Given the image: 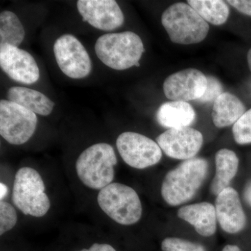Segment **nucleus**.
Returning a JSON list of instances; mask_svg holds the SVG:
<instances>
[{
	"label": "nucleus",
	"mask_w": 251,
	"mask_h": 251,
	"mask_svg": "<svg viewBox=\"0 0 251 251\" xmlns=\"http://www.w3.org/2000/svg\"><path fill=\"white\" fill-rule=\"evenodd\" d=\"M208 172V163L202 158L186 160L168 172L161 186L163 200L178 206L191 201L202 186Z\"/></svg>",
	"instance_id": "1"
},
{
	"label": "nucleus",
	"mask_w": 251,
	"mask_h": 251,
	"mask_svg": "<svg viewBox=\"0 0 251 251\" xmlns=\"http://www.w3.org/2000/svg\"><path fill=\"white\" fill-rule=\"evenodd\" d=\"M95 52L98 58L114 70L139 67L145 48L139 36L133 31L109 33L97 39Z\"/></svg>",
	"instance_id": "2"
},
{
	"label": "nucleus",
	"mask_w": 251,
	"mask_h": 251,
	"mask_svg": "<svg viewBox=\"0 0 251 251\" xmlns=\"http://www.w3.org/2000/svg\"><path fill=\"white\" fill-rule=\"evenodd\" d=\"M117 158L108 143H97L84 150L77 158L75 170L82 184L94 190H101L115 177Z\"/></svg>",
	"instance_id": "3"
},
{
	"label": "nucleus",
	"mask_w": 251,
	"mask_h": 251,
	"mask_svg": "<svg viewBox=\"0 0 251 251\" xmlns=\"http://www.w3.org/2000/svg\"><path fill=\"white\" fill-rule=\"evenodd\" d=\"M161 23L173 43L190 45L202 42L207 36L209 24L189 4L175 3L165 10Z\"/></svg>",
	"instance_id": "4"
},
{
	"label": "nucleus",
	"mask_w": 251,
	"mask_h": 251,
	"mask_svg": "<svg viewBox=\"0 0 251 251\" xmlns=\"http://www.w3.org/2000/svg\"><path fill=\"white\" fill-rule=\"evenodd\" d=\"M45 190L40 174L34 168L23 167L15 176L13 202L25 215L42 217L50 208Z\"/></svg>",
	"instance_id": "5"
},
{
	"label": "nucleus",
	"mask_w": 251,
	"mask_h": 251,
	"mask_svg": "<svg viewBox=\"0 0 251 251\" xmlns=\"http://www.w3.org/2000/svg\"><path fill=\"white\" fill-rule=\"evenodd\" d=\"M97 201L103 212L117 224L130 226L141 219L143 207L139 196L126 185L111 183L100 190Z\"/></svg>",
	"instance_id": "6"
},
{
	"label": "nucleus",
	"mask_w": 251,
	"mask_h": 251,
	"mask_svg": "<svg viewBox=\"0 0 251 251\" xmlns=\"http://www.w3.org/2000/svg\"><path fill=\"white\" fill-rule=\"evenodd\" d=\"M35 113L21 105L0 100V135L7 143L21 145L30 139L37 126Z\"/></svg>",
	"instance_id": "7"
},
{
	"label": "nucleus",
	"mask_w": 251,
	"mask_h": 251,
	"mask_svg": "<svg viewBox=\"0 0 251 251\" xmlns=\"http://www.w3.org/2000/svg\"><path fill=\"white\" fill-rule=\"evenodd\" d=\"M116 146L123 161L136 169L155 166L162 158V150L158 143L135 132H125L119 135Z\"/></svg>",
	"instance_id": "8"
},
{
	"label": "nucleus",
	"mask_w": 251,
	"mask_h": 251,
	"mask_svg": "<svg viewBox=\"0 0 251 251\" xmlns=\"http://www.w3.org/2000/svg\"><path fill=\"white\" fill-rule=\"evenodd\" d=\"M53 51L59 69L67 76L82 79L90 75L92 69L90 55L75 36H59L54 42Z\"/></svg>",
	"instance_id": "9"
},
{
	"label": "nucleus",
	"mask_w": 251,
	"mask_h": 251,
	"mask_svg": "<svg viewBox=\"0 0 251 251\" xmlns=\"http://www.w3.org/2000/svg\"><path fill=\"white\" fill-rule=\"evenodd\" d=\"M156 143L167 156L178 160H189L199 152L203 136L199 130L191 127L171 128L161 133Z\"/></svg>",
	"instance_id": "10"
},
{
	"label": "nucleus",
	"mask_w": 251,
	"mask_h": 251,
	"mask_svg": "<svg viewBox=\"0 0 251 251\" xmlns=\"http://www.w3.org/2000/svg\"><path fill=\"white\" fill-rule=\"evenodd\" d=\"M207 87V77L196 69H187L169 75L163 82L168 99L188 102L202 98Z\"/></svg>",
	"instance_id": "11"
},
{
	"label": "nucleus",
	"mask_w": 251,
	"mask_h": 251,
	"mask_svg": "<svg viewBox=\"0 0 251 251\" xmlns=\"http://www.w3.org/2000/svg\"><path fill=\"white\" fill-rule=\"evenodd\" d=\"M0 67L13 80L25 85L35 83L40 71L35 59L25 50L9 45H0Z\"/></svg>",
	"instance_id": "12"
},
{
	"label": "nucleus",
	"mask_w": 251,
	"mask_h": 251,
	"mask_svg": "<svg viewBox=\"0 0 251 251\" xmlns=\"http://www.w3.org/2000/svg\"><path fill=\"white\" fill-rule=\"evenodd\" d=\"M77 9L83 21L100 30H114L125 22L123 12L114 0H79Z\"/></svg>",
	"instance_id": "13"
},
{
	"label": "nucleus",
	"mask_w": 251,
	"mask_h": 251,
	"mask_svg": "<svg viewBox=\"0 0 251 251\" xmlns=\"http://www.w3.org/2000/svg\"><path fill=\"white\" fill-rule=\"evenodd\" d=\"M217 221L221 228L229 234L241 232L247 224V216L239 194L233 188L221 191L216 200Z\"/></svg>",
	"instance_id": "14"
},
{
	"label": "nucleus",
	"mask_w": 251,
	"mask_h": 251,
	"mask_svg": "<svg viewBox=\"0 0 251 251\" xmlns=\"http://www.w3.org/2000/svg\"><path fill=\"white\" fill-rule=\"evenodd\" d=\"M177 216L193 226L203 237H211L216 232L217 216L215 206L211 203L204 202L182 206L178 211Z\"/></svg>",
	"instance_id": "15"
},
{
	"label": "nucleus",
	"mask_w": 251,
	"mask_h": 251,
	"mask_svg": "<svg viewBox=\"0 0 251 251\" xmlns=\"http://www.w3.org/2000/svg\"><path fill=\"white\" fill-rule=\"evenodd\" d=\"M157 121L165 128L189 127L196 119V112L188 102L171 100L162 104L156 114Z\"/></svg>",
	"instance_id": "16"
},
{
	"label": "nucleus",
	"mask_w": 251,
	"mask_h": 251,
	"mask_svg": "<svg viewBox=\"0 0 251 251\" xmlns=\"http://www.w3.org/2000/svg\"><path fill=\"white\" fill-rule=\"evenodd\" d=\"M7 97L10 101L42 116L49 115L55 105L45 94L27 87H11L8 90Z\"/></svg>",
	"instance_id": "17"
},
{
	"label": "nucleus",
	"mask_w": 251,
	"mask_h": 251,
	"mask_svg": "<svg viewBox=\"0 0 251 251\" xmlns=\"http://www.w3.org/2000/svg\"><path fill=\"white\" fill-rule=\"evenodd\" d=\"M246 112V108L240 99L229 92H224L214 101L212 120L218 128L234 125Z\"/></svg>",
	"instance_id": "18"
},
{
	"label": "nucleus",
	"mask_w": 251,
	"mask_h": 251,
	"mask_svg": "<svg viewBox=\"0 0 251 251\" xmlns=\"http://www.w3.org/2000/svg\"><path fill=\"white\" fill-rule=\"evenodd\" d=\"M215 163L216 175L211 190V192L218 196L221 191L229 187L231 181L237 175L239 161L233 151L222 149L216 153Z\"/></svg>",
	"instance_id": "19"
},
{
	"label": "nucleus",
	"mask_w": 251,
	"mask_h": 251,
	"mask_svg": "<svg viewBox=\"0 0 251 251\" xmlns=\"http://www.w3.org/2000/svg\"><path fill=\"white\" fill-rule=\"evenodd\" d=\"M189 4L206 21L214 25H221L227 21L229 9L221 0H188Z\"/></svg>",
	"instance_id": "20"
},
{
	"label": "nucleus",
	"mask_w": 251,
	"mask_h": 251,
	"mask_svg": "<svg viewBox=\"0 0 251 251\" xmlns=\"http://www.w3.org/2000/svg\"><path fill=\"white\" fill-rule=\"evenodd\" d=\"M25 36L22 23L14 13L4 11L0 14V45H9L18 48Z\"/></svg>",
	"instance_id": "21"
},
{
	"label": "nucleus",
	"mask_w": 251,
	"mask_h": 251,
	"mask_svg": "<svg viewBox=\"0 0 251 251\" xmlns=\"http://www.w3.org/2000/svg\"><path fill=\"white\" fill-rule=\"evenodd\" d=\"M232 133L234 140L239 145L251 143V108L234 124Z\"/></svg>",
	"instance_id": "22"
},
{
	"label": "nucleus",
	"mask_w": 251,
	"mask_h": 251,
	"mask_svg": "<svg viewBox=\"0 0 251 251\" xmlns=\"http://www.w3.org/2000/svg\"><path fill=\"white\" fill-rule=\"evenodd\" d=\"M163 251H206L205 248L197 244L176 237H168L162 242Z\"/></svg>",
	"instance_id": "23"
},
{
	"label": "nucleus",
	"mask_w": 251,
	"mask_h": 251,
	"mask_svg": "<svg viewBox=\"0 0 251 251\" xmlns=\"http://www.w3.org/2000/svg\"><path fill=\"white\" fill-rule=\"evenodd\" d=\"M18 221L17 212L9 203L0 202V234L2 235L14 228Z\"/></svg>",
	"instance_id": "24"
},
{
	"label": "nucleus",
	"mask_w": 251,
	"mask_h": 251,
	"mask_svg": "<svg viewBox=\"0 0 251 251\" xmlns=\"http://www.w3.org/2000/svg\"><path fill=\"white\" fill-rule=\"evenodd\" d=\"M223 92V87L220 81L213 76L207 77V87L202 98L199 99L201 103H209L215 101Z\"/></svg>",
	"instance_id": "25"
},
{
	"label": "nucleus",
	"mask_w": 251,
	"mask_h": 251,
	"mask_svg": "<svg viewBox=\"0 0 251 251\" xmlns=\"http://www.w3.org/2000/svg\"><path fill=\"white\" fill-rule=\"evenodd\" d=\"M227 3L242 14L251 16V0H228Z\"/></svg>",
	"instance_id": "26"
},
{
	"label": "nucleus",
	"mask_w": 251,
	"mask_h": 251,
	"mask_svg": "<svg viewBox=\"0 0 251 251\" xmlns=\"http://www.w3.org/2000/svg\"><path fill=\"white\" fill-rule=\"evenodd\" d=\"M77 251H117L112 246L107 244H94L88 249H82Z\"/></svg>",
	"instance_id": "27"
},
{
	"label": "nucleus",
	"mask_w": 251,
	"mask_h": 251,
	"mask_svg": "<svg viewBox=\"0 0 251 251\" xmlns=\"http://www.w3.org/2000/svg\"><path fill=\"white\" fill-rule=\"evenodd\" d=\"M244 196L248 204L251 206V181L248 183L244 188Z\"/></svg>",
	"instance_id": "28"
},
{
	"label": "nucleus",
	"mask_w": 251,
	"mask_h": 251,
	"mask_svg": "<svg viewBox=\"0 0 251 251\" xmlns=\"http://www.w3.org/2000/svg\"><path fill=\"white\" fill-rule=\"evenodd\" d=\"M7 186H6L4 183H0V199H1V201H2L3 199L6 197V195H7Z\"/></svg>",
	"instance_id": "29"
},
{
	"label": "nucleus",
	"mask_w": 251,
	"mask_h": 251,
	"mask_svg": "<svg viewBox=\"0 0 251 251\" xmlns=\"http://www.w3.org/2000/svg\"><path fill=\"white\" fill-rule=\"evenodd\" d=\"M223 251H241L240 248L235 245H227L223 249Z\"/></svg>",
	"instance_id": "30"
},
{
	"label": "nucleus",
	"mask_w": 251,
	"mask_h": 251,
	"mask_svg": "<svg viewBox=\"0 0 251 251\" xmlns=\"http://www.w3.org/2000/svg\"><path fill=\"white\" fill-rule=\"evenodd\" d=\"M247 60L248 64H249V69H250L251 72V49L249 50L247 54Z\"/></svg>",
	"instance_id": "31"
}]
</instances>
